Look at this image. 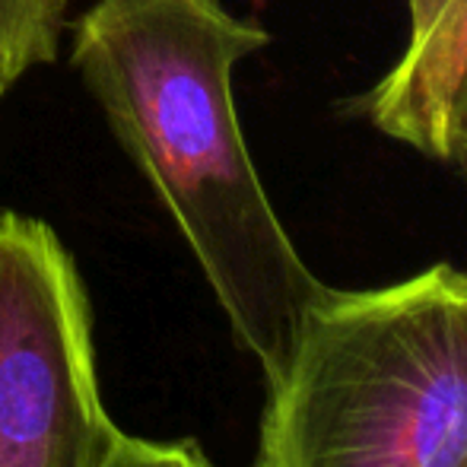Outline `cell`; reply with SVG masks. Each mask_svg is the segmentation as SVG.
Segmentation results:
<instances>
[{"label": "cell", "mask_w": 467, "mask_h": 467, "mask_svg": "<svg viewBox=\"0 0 467 467\" xmlns=\"http://www.w3.org/2000/svg\"><path fill=\"white\" fill-rule=\"evenodd\" d=\"M93 312L61 235L0 213V467H99L118 436Z\"/></svg>", "instance_id": "3957f363"}, {"label": "cell", "mask_w": 467, "mask_h": 467, "mask_svg": "<svg viewBox=\"0 0 467 467\" xmlns=\"http://www.w3.org/2000/svg\"><path fill=\"white\" fill-rule=\"evenodd\" d=\"M407 48L363 99L385 137L467 175V0H407Z\"/></svg>", "instance_id": "277c9868"}, {"label": "cell", "mask_w": 467, "mask_h": 467, "mask_svg": "<svg viewBox=\"0 0 467 467\" xmlns=\"http://www.w3.org/2000/svg\"><path fill=\"white\" fill-rule=\"evenodd\" d=\"M254 467H467V271L325 283L267 385Z\"/></svg>", "instance_id": "7a4b0ae2"}, {"label": "cell", "mask_w": 467, "mask_h": 467, "mask_svg": "<svg viewBox=\"0 0 467 467\" xmlns=\"http://www.w3.org/2000/svg\"><path fill=\"white\" fill-rule=\"evenodd\" d=\"M99 467H213L201 445L182 439V442H153V439L118 432L111 449L105 451Z\"/></svg>", "instance_id": "8992f818"}, {"label": "cell", "mask_w": 467, "mask_h": 467, "mask_svg": "<svg viewBox=\"0 0 467 467\" xmlns=\"http://www.w3.org/2000/svg\"><path fill=\"white\" fill-rule=\"evenodd\" d=\"M70 0H0V96L32 67L51 64Z\"/></svg>", "instance_id": "5b68a950"}, {"label": "cell", "mask_w": 467, "mask_h": 467, "mask_svg": "<svg viewBox=\"0 0 467 467\" xmlns=\"http://www.w3.org/2000/svg\"><path fill=\"white\" fill-rule=\"evenodd\" d=\"M267 42L220 0H96L74 26L77 74L271 385L325 283L283 229L235 115V64Z\"/></svg>", "instance_id": "6da1fadb"}]
</instances>
